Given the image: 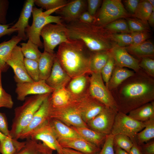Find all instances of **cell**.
Segmentation results:
<instances>
[{"label":"cell","instance_id":"obj_1","mask_svg":"<svg viewBox=\"0 0 154 154\" xmlns=\"http://www.w3.org/2000/svg\"><path fill=\"white\" fill-rule=\"evenodd\" d=\"M111 92L118 112L125 114L154 100V79L140 68Z\"/></svg>","mask_w":154,"mask_h":154},{"label":"cell","instance_id":"obj_2","mask_svg":"<svg viewBox=\"0 0 154 154\" xmlns=\"http://www.w3.org/2000/svg\"><path fill=\"white\" fill-rule=\"evenodd\" d=\"M91 52L82 41L69 39L59 45L56 57L61 66L71 78L90 74Z\"/></svg>","mask_w":154,"mask_h":154},{"label":"cell","instance_id":"obj_3","mask_svg":"<svg viewBox=\"0 0 154 154\" xmlns=\"http://www.w3.org/2000/svg\"><path fill=\"white\" fill-rule=\"evenodd\" d=\"M65 24L69 39L82 41L91 52L109 51L116 45L104 27L79 20Z\"/></svg>","mask_w":154,"mask_h":154},{"label":"cell","instance_id":"obj_4","mask_svg":"<svg viewBox=\"0 0 154 154\" xmlns=\"http://www.w3.org/2000/svg\"><path fill=\"white\" fill-rule=\"evenodd\" d=\"M51 94L33 95L26 97L21 106L15 109L14 117L10 130L11 137L19 139L21 133L29 124L35 113Z\"/></svg>","mask_w":154,"mask_h":154},{"label":"cell","instance_id":"obj_5","mask_svg":"<svg viewBox=\"0 0 154 154\" xmlns=\"http://www.w3.org/2000/svg\"><path fill=\"white\" fill-rule=\"evenodd\" d=\"M43 9L34 7L32 11L33 22L26 29L25 33L27 38L37 44L39 48H43V43L40 39V33L42 28L50 23L61 24L63 22L59 16H52L50 10L43 11Z\"/></svg>","mask_w":154,"mask_h":154},{"label":"cell","instance_id":"obj_6","mask_svg":"<svg viewBox=\"0 0 154 154\" xmlns=\"http://www.w3.org/2000/svg\"><path fill=\"white\" fill-rule=\"evenodd\" d=\"M40 36L43 39L44 51L50 53H54V50L57 46L69 40L64 23L46 25L41 30Z\"/></svg>","mask_w":154,"mask_h":154},{"label":"cell","instance_id":"obj_7","mask_svg":"<svg viewBox=\"0 0 154 154\" xmlns=\"http://www.w3.org/2000/svg\"><path fill=\"white\" fill-rule=\"evenodd\" d=\"M145 126L144 122L133 119L127 114L117 112L111 134L114 135H124L129 137L132 142H137V133L142 130Z\"/></svg>","mask_w":154,"mask_h":154},{"label":"cell","instance_id":"obj_8","mask_svg":"<svg viewBox=\"0 0 154 154\" xmlns=\"http://www.w3.org/2000/svg\"><path fill=\"white\" fill-rule=\"evenodd\" d=\"M128 14L119 0H105L97 15L95 17L94 23L104 27L108 24Z\"/></svg>","mask_w":154,"mask_h":154},{"label":"cell","instance_id":"obj_9","mask_svg":"<svg viewBox=\"0 0 154 154\" xmlns=\"http://www.w3.org/2000/svg\"><path fill=\"white\" fill-rule=\"evenodd\" d=\"M88 93L91 96L106 106L118 112L115 100L111 92L104 84L100 72L90 73Z\"/></svg>","mask_w":154,"mask_h":154},{"label":"cell","instance_id":"obj_10","mask_svg":"<svg viewBox=\"0 0 154 154\" xmlns=\"http://www.w3.org/2000/svg\"><path fill=\"white\" fill-rule=\"evenodd\" d=\"M76 102L60 108H53L50 106V118L56 119L70 127H88L82 118Z\"/></svg>","mask_w":154,"mask_h":154},{"label":"cell","instance_id":"obj_11","mask_svg":"<svg viewBox=\"0 0 154 154\" xmlns=\"http://www.w3.org/2000/svg\"><path fill=\"white\" fill-rule=\"evenodd\" d=\"M117 112L106 106L97 115L89 121L88 128L106 135L111 133L115 118Z\"/></svg>","mask_w":154,"mask_h":154},{"label":"cell","instance_id":"obj_12","mask_svg":"<svg viewBox=\"0 0 154 154\" xmlns=\"http://www.w3.org/2000/svg\"><path fill=\"white\" fill-rule=\"evenodd\" d=\"M24 58L21 47L17 45L13 49L6 62L7 64L11 66L13 71L14 79L17 83L33 81L27 72Z\"/></svg>","mask_w":154,"mask_h":154},{"label":"cell","instance_id":"obj_13","mask_svg":"<svg viewBox=\"0 0 154 154\" xmlns=\"http://www.w3.org/2000/svg\"><path fill=\"white\" fill-rule=\"evenodd\" d=\"M49 97L44 100L35 113L29 124L21 133L19 139L30 138L33 133L49 120L50 109Z\"/></svg>","mask_w":154,"mask_h":154},{"label":"cell","instance_id":"obj_14","mask_svg":"<svg viewBox=\"0 0 154 154\" xmlns=\"http://www.w3.org/2000/svg\"><path fill=\"white\" fill-rule=\"evenodd\" d=\"M54 90L47 84L45 80H39L17 83L15 92L17 100L23 101L28 95L51 94Z\"/></svg>","mask_w":154,"mask_h":154},{"label":"cell","instance_id":"obj_15","mask_svg":"<svg viewBox=\"0 0 154 154\" xmlns=\"http://www.w3.org/2000/svg\"><path fill=\"white\" fill-rule=\"evenodd\" d=\"M82 118L87 123L99 114L106 106L89 93L76 102Z\"/></svg>","mask_w":154,"mask_h":154},{"label":"cell","instance_id":"obj_16","mask_svg":"<svg viewBox=\"0 0 154 154\" xmlns=\"http://www.w3.org/2000/svg\"><path fill=\"white\" fill-rule=\"evenodd\" d=\"M87 0L68 1L55 12L60 17L63 22L68 23L79 20L81 14L87 11Z\"/></svg>","mask_w":154,"mask_h":154},{"label":"cell","instance_id":"obj_17","mask_svg":"<svg viewBox=\"0 0 154 154\" xmlns=\"http://www.w3.org/2000/svg\"><path fill=\"white\" fill-rule=\"evenodd\" d=\"M30 138L41 141L49 148L56 151L58 154H62V147L59 143L49 120L33 133Z\"/></svg>","mask_w":154,"mask_h":154},{"label":"cell","instance_id":"obj_18","mask_svg":"<svg viewBox=\"0 0 154 154\" xmlns=\"http://www.w3.org/2000/svg\"><path fill=\"white\" fill-rule=\"evenodd\" d=\"M109 52L114 58L116 66L130 68L135 72L141 68L139 60L131 55L124 47L115 45Z\"/></svg>","mask_w":154,"mask_h":154},{"label":"cell","instance_id":"obj_19","mask_svg":"<svg viewBox=\"0 0 154 154\" xmlns=\"http://www.w3.org/2000/svg\"><path fill=\"white\" fill-rule=\"evenodd\" d=\"M57 140L62 147L72 149L84 154H98L101 149L94 144L81 138Z\"/></svg>","mask_w":154,"mask_h":154},{"label":"cell","instance_id":"obj_20","mask_svg":"<svg viewBox=\"0 0 154 154\" xmlns=\"http://www.w3.org/2000/svg\"><path fill=\"white\" fill-rule=\"evenodd\" d=\"M71 79L56 57L50 74L45 80L47 84L54 90L66 87Z\"/></svg>","mask_w":154,"mask_h":154},{"label":"cell","instance_id":"obj_21","mask_svg":"<svg viewBox=\"0 0 154 154\" xmlns=\"http://www.w3.org/2000/svg\"><path fill=\"white\" fill-rule=\"evenodd\" d=\"M90 74H84L72 78L66 87L78 100L88 94Z\"/></svg>","mask_w":154,"mask_h":154},{"label":"cell","instance_id":"obj_22","mask_svg":"<svg viewBox=\"0 0 154 154\" xmlns=\"http://www.w3.org/2000/svg\"><path fill=\"white\" fill-rule=\"evenodd\" d=\"M34 4V0L26 1L18 21L11 26L17 30V36L21 39L22 40H25L28 39L25 30L29 25V20L32 14V10Z\"/></svg>","mask_w":154,"mask_h":154},{"label":"cell","instance_id":"obj_23","mask_svg":"<svg viewBox=\"0 0 154 154\" xmlns=\"http://www.w3.org/2000/svg\"><path fill=\"white\" fill-rule=\"evenodd\" d=\"M49 99L51 107L53 108L64 107L78 101L66 87L54 90Z\"/></svg>","mask_w":154,"mask_h":154},{"label":"cell","instance_id":"obj_24","mask_svg":"<svg viewBox=\"0 0 154 154\" xmlns=\"http://www.w3.org/2000/svg\"><path fill=\"white\" fill-rule=\"evenodd\" d=\"M22 40L17 36H14L9 40L0 43V71L5 72L9 66L6 62L15 47Z\"/></svg>","mask_w":154,"mask_h":154},{"label":"cell","instance_id":"obj_25","mask_svg":"<svg viewBox=\"0 0 154 154\" xmlns=\"http://www.w3.org/2000/svg\"><path fill=\"white\" fill-rule=\"evenodd\" d=\"M49 122L57 140L81 138L71 127L56 119L50 118Z\"/></svg>","mask_w":154,"mask_h":154},{"label":"cell","instance_id":"obj_26","mask_svg":"<svg viewBox=\"0 0 154 154\" xmlns=\"http://www.w3.org/2000/svg\"><path fill=\"white\" fill-rule=\"evenodd\" d=\"M70 127L81 138L91 143L100 148L103 145L107 136L88 127Z\"/></svg>","mask_w":154,"mask_h":154},{"label":"cell","instance_id":"obj_27","mask_svg":"<svg viewBox=\"0 0 154 154\" xmlns=\"http://www.w3.org/2000/svg\"><path fill=\"white\" fill-rule=\"evenodd\" d=\"M135 72L133 70L116 65L107 86V88L111 91L133 75Z\"/></svg>","mask_w":154,"mask_h":154},{"label":"cell","instance_id":"obj_28","mask_svg":"<svg viewBox=\"0 0 154 154\" xmlns=\"http://www.w3.org/2000/svg\"><path fill=\"white\" fill-rule=\"evenodd\" d=\"M24 146L14 154H52L53 151L43 143L31 138L27 139Z\"/></svg>","mask_w":154,"mask_h":154},{"label":"cell","instance_id":"obj_29","mask_svg":"<svg viewBox=\"0 0 154 154\" xmlns=\"http://www.w3.org/2000/svg\"><path fill=\"white\" fill-rule=\"evenodd\" d=\"M56 53H50L44 51L42 53L38 60L40 80H46L51 72Z\"/></svg>","mask_w":154,"mask_h":154},{"label":"cell","instance_id":"obj_30","mask_svg":"<svg viewBox=\"0 0 154 154\" xmlns=\"http://www.w3.org/2000/svg\"><path fill=\"white\" fill-rule=\"evenodd\" d=\"M128 114L133 119L143 122L154 117V102L143 105L131 111Z\"/></svg>","mask_w":154,"mask_h":154},{"label":"cell","instance_id":"obj_31","mask_svg":"<svg viewBox=\"0 0 154 154\" xmlns=\"http://www.w3.org/2000/svg\"><path fill=\"white\" fill-rule=\"evenodd\" d=\"M130 54L138 57H151L154 55V46L149 41H145L137 45H131L124 47Z\"/></svg>","mask_w":154,"mask_h":154},{"label":"cell","instance_id":"obj_32","mask_svg":"<svg viewBox=\"0 0 154 154\" xmlns=\"http://www.w3.org/2000/svg\"><path fill=\"white\" fill-rule=\"evenodd\" d=\"M109 56V51L91 52L90 64L91 73H101Z\"/></svg>","mask_w":154,"mask_h":154},{"label":"cell","instance_id":"obj_33","mask_svg":"<svg viewBox=\"0 0 154 154\" xmlns=\"http://www.w3.org/2000/svg\"><path fill=\"white\" fill-rule=\"evenodd\" d=\"M143 122L145 127L136 135L137 143L139 145L148 142L154 137V117Z\"/></svg>","mask_w":154,"mask_h":154},{"label":"cell","instance_id":"obj_34","mask_svg":"<svg viewBox=\"0 0 154 154\" xmlns=\"http://www.w3.org/2000/svg\"><path fill=\"white\" fill-rule=\"evenodd\" d=\"M25 141L20 142L18 140L8 137L0 141V153L1 154H14L25 145Z\"/></svg>","mask_w":154,"mask_h":154},{"label":"cell","instance_id":"obj_35","mask_svg":"<svg viewBox=\"0 0 154 154\" xmlns=\"http://www.w3.org/2000/svg\"><path fill=\"white\" fill-rule=\"evenodd\" d=\"M20 44L21 50L25 58L38 61L42 53L37 44L29 39L27 42L21 43Z\"/></svg>","mask_w":154,"mask_h":154},{"label":"cell","instance_id":"obj_36","mask_svg":"<svg viewBox=\"0 0 154 154\" xmlns=\"http://www.w3.org/2000/svg\"><path fill=\"white\" fill-rule=\"evenodd\" d=\"M154 11L151 5L146 0L139 2L133 16L138 19L147 23L148 19L152 12Z\"/></svg>","mask_w":154,"mask_h":154},{"label":"cell","instance_id":"obj_37","mask_svg":"<svg viewBox=\"0 0 154 154\" xmlns=\"http://www.w3.org/2000/svg\"><path fill=\"white\" fill-rule=\"evenodd\" d=\"M108 31L114 33H131L127 22L122 19H117L104 26Z\"/></svg>","mask_w":154,"mask_h":154},{"label":"cell","instance_id":"obj_38","mask_svg":"<svg viewBox=\"0 0 154 154\" xmlns=\"http://www.w3.org/2000/svg\"><path fill=\"white\" fill-rule=\"evenodd\" d=\"M24 61L26 70L29 77L33 81L39 80V72L38 62L25 58Z\"/></svg>","mask_w":154,"mask_h":154},{"label":"cell","instance_id":"obj_39","mask_svg":"<svg viewBox=\"0 0 154 154\" xmlns=\"http://www.w3.org/2000/svg\"><path fill=\"white\" fill-rule=\"evenodd\" d=\"M68 1L66 0H34V4L40 8L47 11L60 8Z\"/></svg>","mask_w":154,"mask_h":154},{"label":"cell","instance_id":"obj_40","mask_svg":"<svg viewBox=\"0 0 154 154\" xmlns=\"http://www.w3.org/2000/svg\"><path fill=\"white\" fill-rule=\"evenodd\" d=\"M111 37L116 45L125 47L132 44L133 40L130 34L121 33L111 34Z\"/></svg>","mask_w":154,"mask_h":154},{"label":"cell","instance_id":"obj_41","mask_svg":"<svg viewBox=\"0 0 154 154\" xmlns=\"http://www.w3.org/2000/svg\"><path fill=\"white\" fill-rule=\"evenodd\" d=\"M115 65V61L110 53L108 61L101 71L102 78L106 87Z\"/></svg>","mask_w":154,"mask_h":154},{"label":"cell","instance_id":"obj_42","mask_svg":"<svg viewBox=\"0 0 154 154\" xmlns=\"http://www.w3.org/2000/svg\"><path fill=\"white\" fill-rule=\"evenodd\" d=\"M114 144L125 151L128 153L132 147L133 143L129 137L123 134L114 135Z\"/></svg>","mask_w":154,"mask_h":154},{"label":"cell","instance_id":"obj_43","mask_svg":"<svg viewBox=\"0 0 154 154\" xmlns=\"http://www.w3.org/2000/svg\"><path fill=\"white\" fill-rule=\"evenodd\" d=\"M1 73L0 71V108L5 107L11 109L13 107V102L11 95L7 93L2 87Z\"/></svg>","mask_w":154,"mask_h":154},{"label":"cell","instance_id":"obj_44","mask_svg":"<svg viewBox=\"0 0 154 154\" xmlns=\"http://www.w3.org/2000/svg\"><path fill=\"white\" fill-rule=\"evenodd\" d=\"M139 65L141 68L147 75L154 78V60L151 57H146L141 58L139 61Z\"/></svg>","mask_w":154,"mask_h":154},{"label":"cell","instance_id":"obj_45","mask_svg":"<svg viewBox=\"0 0 154 154\" xmlns=\"http://www.w3.org/2000/svg\"><path fill=\"white\" fill-rule=\"evenodd\" d=\"M127 23L131 33L148 31L149 29L147 23L138 19H129Z\"/></svg>","mask_w":154,"mask_h":154},{"label":"cell","instance_id":"obj_46","mask_svg":"<svg viewBox=\"0 0 154 154\" xmlns=\"http://www.w3.org/2000/svg\"><path fill=\"white\" fill-rule=\"evenodd\" d=\"M114 137L111 134L107 135L102 148L98 154H115Z\"/></svg>","mask_w":154,"mask_h":154},{"label":"cell","instance_id":"obj_47","mask_svg":"<svg viewBox=\"0 0 154 154\" xmlns=\"http://www.w3.org/2000/svg\"><path fill=\"white\" fill-rule=\"evenodd\" d=\"M130 34L133 40L132 45H137L146 41L150 36L148 31L131 32Z\"/></svg>","mask_w":154,"mask_h":154},{"label":"cell","instance_id":"obj_48","mask_svg":"<svg viewBox=\"0 0 154 154\" xmlns=\"http://www.w3.org/2000/svg\"><path fill=\"white\" fill-rule=\"evenodd\" d=\"M7 0H0V23L6 24V16L9 6Z\"/></svg>","mask_w":154,"mask_h":154},{"label":"cell","instance_id":"obj_49","mask_svg":"<svg viewBox=\"0 0 154 154\" xmlns=\"http://www.w3.org/2000/svg\"><path fill=\"white\" fill-rule=\"evenodd\" d=\"M102 2V1L100 0H87L88 12L92 16L95 17Z\"/></svg>","mask_w":154,"mask_h":154},{"label":"cell","instance_id":"obj_50","mask_svg":"<svg viewBox=\"0 0 154 154\" xmlns=\"http://www.w3.org/2000/svg\"><path fill=\"white\" fill-rule=\"evenodd\" d=\"M0 131L6 136L11 137L7 117L4 114L0 112Z\"/></svg>","mask_w":154,"mask_h":154},{"label":"cell","instance_id":"obj_51","mask_svg":"<svg viewBox=\"0 0 154 154\" xmlns=\"http://www.w3.org/2000/svg\"><path fill=\"white\" fill-rule=\"evenodd\" d=\"M11 24H2L0 23V38L5 35H10L17 32V30L10 25Z\"/></svg>","mask_w":154,"mask_h":154},{"label":"cell","instance_id":"obj_52","mask_svg":"<svg viewBox=\"0 0 154 154\" xmlns=\"http://www.w3.org/2000/svg\"><path fill=\"white\" fill-rule=\"evenodd\" d=\"M140 146L143 154H154V141Z\"/></svg>","mask_w":154,"mask_h":154},{"label":"cell","instance_id":"obj_53","mask_svg":"<svg viewBox=\"0 0 154 154\" xmlns=\"http://www.w3.org/2000/svg\"><path fill=\"white\" fill-rule=\"evenodd\" d=\"M125 3L127 9L133 15L140 2L138 0H125Z\"/></svg>","mask_w":154,"mask_h":154},{"label":"cell","instance_id":"obj_54","mask_svg":"<svg viewBox=\"0 0 154 154\" xmlns=\"http://www.w3.org/2000/svg\"><path fill=\"white\" fill-rule=\"evenodd\" d=\"M79 20L85 23L92 24L94 23L95 17L92 16L87 11H86L81 14Z\"/></svg>","mask_w":154,"mask_h":154},{"label":"cell","instance_id":"obj_55","mask_svg":"<svg viewBox=\"0 0 154 154\" xmlns=\"http://www.w3.org/2000/svg\"><path fill=\"white\" fill-rule=\"evenodd\" d=\"M133 145L130 149L128 154H143L141 147L137 142H133Z\"/></svg>","mask_w":154,"mask_h":154},{"label":"cell","instance_id":"obj_56","mask_svg":"<svg viewBox=\"0 0 154 154\" xmlns=\"http://www.w3.org/2000/svg\"><path fill=\"white\" fill-rule=\"evenodd\" d=\"M62 154H84L74 149L62 147Z\"/></svg>","mask_w":154,"mask_h":154},{"label":"cell","instance_id":"obj_57","mask_svg":"<svg viewBox=\"0 0 154 154\" xmlns=\"http://www.w3.org/2000/svg\"><path fill=\"white\" fill-rule=\"evenodd\" d=\"M114 150L115 154H128L125 151L114 144Z\"/></svg>","mask_w":154,"mask_h":154},{"label":"cell","instance_id":"obj_58","mask_svg":"<svg viewBox=\"0 0 154 154\" xmlns=\"http://www.w3.org/2000/svg\"><path fill=\"white\" fill-rule=\"evenodd\" d=\"M147 21L149 24L151 26L153 27L154 25V11L152 12L149 17Z\"/></svg>","mask_w":154,"mask_h":154},{"label":"cell","instance_id":"obj_59","mask_svg":"<svg viewBox=\"0 0 154 154\" xmlns=\"http://www.w3.org/2000/svg\"><path fill=\"white\" fill-rule=\"evenodd\" d=\"M8 137H9L5 135L0 131V141L5 139Z\"/></svg>","mask_w":154,"mask_h":154},{"label":"cell","instance_id":"obj_60","mask_svg":"<svg viewBox=\"0 0 154 154\" xmlns=\"http://www.w3.org/2000/svg\"><path fill=\"white\" fill-rule=\"evenodd\" d=\"M146 1L151 5L153 9H154V0H147Z\"/></svg>","mask_w":154,"mask_h":154},{"label":"cell","instance_id":"obj_61","mask_svg":"<svg viewBox=\"0 0 154 154\" xmlns=\"http://www.w3.org/2000/svg\"><path fill=\"white\" fill-rule=\"evenodd\" d=\"M41 154H47V153H42Z\"/></svg>","mask_w":154,"mask_h":154}]
</instances>
